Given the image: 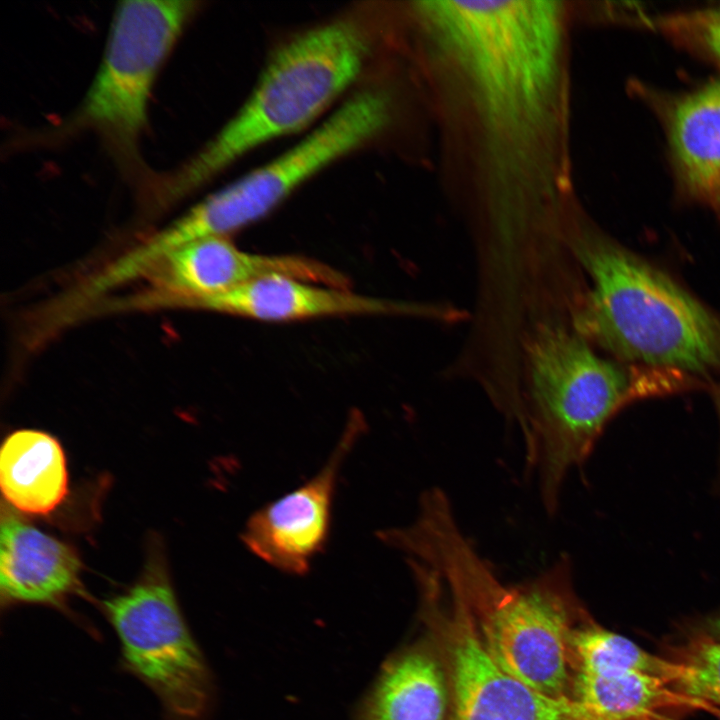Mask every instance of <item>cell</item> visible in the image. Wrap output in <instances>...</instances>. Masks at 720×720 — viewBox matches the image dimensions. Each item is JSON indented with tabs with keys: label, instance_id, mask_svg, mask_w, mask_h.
I'll return each mask as SVG.
<instances>
[{
	"label": "cell",
	"instance_id": "23",
	"mask_svg": "<svg viewBox=\"0 0 720 720\" xmlns=\"http://www.w3.org/2000/svg\"><path fill=\"white\" fill-rule=\"evenodd\" d=\"M711 14L714 15V16L720 17V6L717 7L716 9H713V10L711 11Z\"/></svg>",
	"mask_w": 720,
	"mask_h": 720
},
{
	"label": "cell",
	"instance_id": "8",
	"mask_svg": "<svg viewBox=\"0 0 720 720\" xmlns=\"http://www.w3.org/2000/svg\"><path fill=\"white\" fill-rule=\"evenodd\" d=\"M393 112L388 90L357 92L287 151L197 203L205 228L226 236L259 220L313 175L381 134Z\"/></svg>",
	"mask_w": 720,
	"mask_h": 720
},
{
	"label": "cell",
	"instance_id": "20",
	"mask_svg": "<svg viewBox=\"0 0 720 720\" xmlns=\"http://www.w3.org/2000/svg\"><path fill=\"white\" fill-rule=\"evenodd\" d=\"M702 28V38L707 49L720 60V17L705 13L698 16Z\"/></svg>",
	"mask_w": 720,
	"mask_h": 720
},
{
	"label": "cell",
	"instance_id": "22",
	"mask_svg": "<svg viewBox=\"0 0 720 720\" xmlns=\"http://www.w3.org/2000/svg\"><path fill=\"white\" fill-rule=\"evenodd\" d=\"M716 400H717L718 410H719V414H720V382H719L717 390H716Z\"/></svg>",
	"mask_w": 720,
	"mask_h": 720
},
{
	"label": "cell",
	"instance_id": "11",
	"mask_svg": "<svg viewBox=\"0 0 720 720\" xmlns=\"http://www.w3.org/2000/svg\"><path fill=\"white\" fill-rule=\"evenodd\" d=\"M361 432V421L353 418L315 476L250 516L242 533L250 552L289 574L310 568L329 535L340 468Z\"/></svg>",
	"mask_w": 720,
	"mask_h": 720
},
{
	"label": "cell",
	"instance_id": "17",
	"mask_svg": "<svg viewBox=\"0 0 720 720\" xmlns=\"http://www.w3.org/2000/svg\"><path fill=\"white\" fill-rule=\"evenodd\" d=\"M571 698L589 720H646L672 707L719 712L658 677L630 670L573 673Z\"/></svg>",
	"mask_w": 720,
	"mask_h": 720
},
{
	"label": "cell",
	"instance_id": "3",
	"mask_svg": "<svg viewBox=\"0 0 720 720\" xmlns=\"http://www.w3.org/2000/svg\"><path fill=\"white\" fill-rule=\"evenodd\" d=\"M528 412L522 425L526 465L548 513L568 474L581 465L612 416L627 403L697 387L682 373L601 356L564 329L539 330L528 347Z\"/></svg>",
	"mask_w": 720,
	"mask_h": 720
},
{
	"label": "cell",
	"instance_id": "10",
	"mask_svg": "<svg viewBox=\"0 0 720 720\" xmlns=\"http://www.w3.org/2000/svg\"><path fill=\"white\" fill-rule=\"evenodd\" d=\"M283 275L346 288L343 274L317 260L295 255H260L242 251L225 236L187 243L154 264L145 274L159 290L149 304H184L227 293L256 279Z\"/></svg>",
	"mask_w": 720,
	"mask_h": 720
},
{
	"label": "cell",
	"instance_id": "6",
	"mask_svg": "<svg viewBox=\"0 0 720 720\" xmlns=\"http://www.w3.org/2000/svg\"><path fill=\"white\" fill-rule=\"evenodd\" d=\"M198 6L128 0L115 9L101 64L67 128L96 133L127 172L143 171L138 145L152 88Z\"/></svg>",
	"mask_w": 720,
	"mask_h": 720
},
{
	"label": "cell",
	"instance_id": "16",
	"mask_svg": "<svg viewBox=\"0 0 720 720\" xmlns=\"http://www.w3.org/2000/svg\"><path fill=\"white\" fill-rule=\"evenodd\" d=\"M0 485L6 501L20 512L54 511L68 491L66 458L58 440L32 429L11 433L1 447Z\"/></svg>",
	"mask_w": 720,
	"mask_h": 720
},
{
	"label": "cell",
	"instance_id": "4",
	"mask_svg": "<svg viewBox=\"0 0 720 720\" xmlns=\"http://www.w3.org/2000/svg\"><path fill=\"white\" fill-rule=\"evenodd\" d=\"M591 287L577 315L582 336L615 359L702 383L720 372V316L669 274L591 230L577 241Z\"/></svg>",
	"mask_w": 720,
	"mask_h": 720
},
{
	"label": "cell",
	"instance_id": "7",
	"mask_svg": "<svg viewBox=\"0 0 720 720\" xmlns=\"http://www.w3.org/2000/svg\"><path fill=\"white\" fill-rule=\"evenodd\" d=\"M125 669L158 698L165 720H207L214 681L178 604L160 552L140 577L100 603Z\"/></svg>",
	"mask_w": 720,
	"mask_h": 720
},
{
	"label": "cell",
	"instance_id": "14",
	"mask_svg": "<svg viewBox=\"0 0 720 720\" xmlns=\"http://www.w3.org/2000/svg\"><path fill=\"white\" fill-rule=\"evenodd\" d=\"M450 687L434 640L391 656L363 696L353 720H447Z\"/></svg>",
	"mask_w": 720,
	"mask_h": 720
},
{
	"label": "cell",
	"instance_id": "12",
	"mask_svg": "<svg viewBox=\"0 0 720 720\" xmlns=\"http://www.w3.org/2000/svg\"><path fill=\"white\" fill-rule=\"evenodd\" d=\"M0 592L3 606L63 609L80 594L81 561L73 547L4 507L1 512Z\"/></svg>",
	"mask_w": 720,
	"mask_h": 720
},
{
	"label": "cell",
	"instance_id": "21",
	"mask_svg": "<svg viewBox=\"0 0 720 720\" xmlns=\"http://www.w3.org/2000/svg\"><path fill=\"white\" fill-rule=\"evenodd\" d=\"M715 631L719 634L720 637V616L714 620L713 623Z\"/></svg>",
	"mask_w": 720,
	"mask_h": 720
},
{
	"label": "cell",
	"instance_id": "9",
	"mask_svg": "<svg viewBox=\"0 0 720 720\" xmlns=\"http://www.w3.org/2000/svg\"><path fill=\"white\" fill-rule=\"evenodd\" d=\"M442 583L426 577L418 587L421 616L448 675L447 720H588L572 698L546 696L501 669L464 601Z\"/></svg>",
	"mask_w": 720,
	"mask_h": 720
},
{
	"label": "cell",
	"instance_id": "1",
	"mask_svg": "<svg viewBox=\"0 0 720 720\" xmlns=\"http://www.w3.org/2000/svg\"><path fill=\"white\" fill-rule=\"evenodd\" d=\"M449 180L514 221L570 191L568 8L416 1Z\"/></svg>",
	"mask_w": 720,
	"mask_h": 720
},
{
	"label": "cell",
	"instance_id": "19",
	"mask_svg": "<svg viewBox=\"0 0 720 720\" xmlns=\"http://www.w3.org/2000/svg\"><path fill=\"white\" fill-rule=\"evenodd\" d=\"M683 662L686 672L674 687L692 698L720 705V641H701Z\"/></svg>",
	"mask_w": 720,
	"mask_h": 720
},
{
	"label": "cell",
	"instance_id": "2",
	"mask_svg": "<svg viewBox=\"0 0 720 720\" xmlns=\"http://www.w3.org/2000/svg\"><path fill=\"white\" fill-rule=\"evenodd\" d=\"M392 544L460 596L501 669L546 696L571 698L569 639L578 606L567 558L528 584L505 585L464 535L441 492L420 501L416 518L395 530Z\"/></svg>",
	"mask_w": 720,
	"mask_h": 720
},
{
	"label": "cell",
	"instance_id": "13",
	"mask_svg": "<svg viewBox=\"0 0 720 720\" xmlns=\"http://www.w3.org/2000/svg\"><path fill=\"white\" fill-rule=\"evenodd\" d=\"M186 305L261 321H294L341 315L418 314L413 304L360 295L347 288L283 275L256 279L227 293Z\"/></svg>",
	"mask_w": 720,
	"mask_h": 720
},
{
	"label": "cell",
	"instance_id": "18",
	"mask_svg": "<svg viewBox=\"0 0 720 720\" xmlns=\"http://www.w3.org/2000/svg\"><path fill=\"white\" fill-rule=\"evenodd\" d=\"M569 653L572 675L576 672L630 670L658 677L674 687L687 669L684 662L651 654L632 640L594 624L572 629Z\"/></svg>",
	"mask_w": 720,
	"mask_h": 720
},
{
	"label": "cell",
	"instance_id": "5",
	"mask_svg": "<svg viewBox=\"0 0 720 720\" xmlns=\"http://www.w3.org/2000/svg\"><path fill=\"white\" fill-rule=\"evenodd\" d=\"M370 49L365 30L344 19L283 44L232 119L191 159L156 177L155 207L167 208L246 153L310 124L354 82Z\"/></svg>",
	"mask_w": 720,
	"mask_h": 720
},
{
	"label": "cell",
	"instance_id": "15",
	"mask_svg": "<svg viewBox=\"0 0 720 720\" xmlns=\"http://www.w3.org/2000/svg\"><path fill=\"white\" fill-rule=\"evenodd\" d=\"M668 138L684 192L720 218V79L675 102Z\"/></svg>",
	"mask_w": 720,
	"mask_h": 720
}]
</instances>
